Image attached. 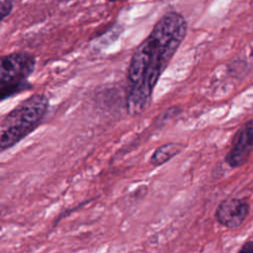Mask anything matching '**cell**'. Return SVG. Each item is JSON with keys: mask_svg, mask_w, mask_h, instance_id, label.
<instances>
[{"mask_svg": "<svg viewBox=\"0 0 253 253\" xmlns=\"http://www.w3.org/2000/svg\"><path fill=\"white\" fill-rule=\"evenodd\" d=\"M188 24L178 12L165 13L135 48L126 73V111L143 113L150 105L154 88L186 38Z\"/></svg>", "mask_w": 253, "mask_h": 253, "instance_id": "6da1fadb", "label": "cell"}, {"mask_svg": "<svg viewBox=\"0 0 253 253\" xmlns=\"http://www.w3.org/2000/svg\"><path fill=\"white\" fill-rule=\"evenodd\" d=\"M49 107L44 94L22 101L0 122V150H6L33 132L43 121Z\"/></svg>", "mask_w": 253, "mask_h": 253, "instance_id": "7a4b0ae2", "label": "cell"}, {"mask_svg": "<svg viewBox=\"0 0 253 253\" xmlns=\"http://www.w3.org/2000/svg\"><path fill=\"white\" fill-rule=\"evenodd\" d=\"M36 58L25 51H16L0 57V85L28 80L34 72Z\"/></svg>", "mask_w": 253, "mask_h": 253, "instance_id": "3957f363", "label": "cell"}, {"mask_svg": "<svg viewBox=\"0 0 253 253\" xmlns=\"http://www.w3.org/2000/svg\"><path fill=\"white\" fill-rule=\"evenodd\" d=\"M253 152V119L245 122L235 132L224 161L231 168L244 165Z\"/></svg>", "mask_w": 253, "mask_h": 253, "instance_id": "277c9868", "label": "cell"}, {"mask_svg": "<svg viewBox=\"0 0 253 253\" xmlns=\"http://www.w3.org/2000/svg\"><path fill=\"white\" fill-rule=\"evenodd\" d=\"M250 212V205L245 199L228 198L215 209L214 216L218 223L228 229H236L243 224Z\"/></svg>", "mask_w": 253, "mask_h": 253, "instance_id": "5b68a950", "label": "cell"}, {"mask_svg": "<svg viewBox=\"0 0 253 253\" xmlns=\"http://www.w3.org/2000/svg\"><path fill=\"white\" fill-rule=\"evenodd\" d=\"M184 148V145L179 142H168L165 144H162L161 146L157 147L152 155L150 156L149 163L154 166H161L162 164L166 163L170 159H172L174 156L179 154L182 149Z\"/></svg>", "mask_w": 253, "mask_h": 253, "instance_id": "8992f818", "label": "cell"}, {"mask_svg": "<svg viewBox=\"0 0 253 253\" xmlns=\"http://www.w3.org/2000/svg\"><path fill=\"white\" fill-rule=\"evenodd\" d=\"M30 89H32V84L28 80L0 85V102Z\"/></svg>", "mask_w": 253, "mask_h": 253, "instance_id": "52a82bcc", "label": "cell"}, {"mask_svg": "<svg viewBox=\"0 0 253 253\" xmlns=\"http://www.w3.org/2000/svg\"><path fill=\"white\" fill-rule=\"evenodd\" d=\"M13 10V3L10 0H0V23L7 18Z\"/></svg>", "mask_w": 253, "mask_h": 253, "instance_id": "ba28073f", "label": "cell"}, {"mask_svg": "<svg viewBox=\"0 0 253 253\" xmlns=\"http://www.w3.org/2000/svg\"><path fill=\"white\" fill-rule=\"evenodd\" d=\"M239 253H253V241H246L238 250Z\"/></svg>", "mask_w": 253, "mask_h": 253, "instance_id": "9c48e42d", "label": "cell"}, {"mask_svg": "<svg viewBox=\"0 0 253 253\" xmlns=\"http://www.w3.org/2000/svg\"><path fill=\"white\" fill-rule=\"evenodd\" d=\"M108 2H118V1H124V0H106Z\"/></svg>", "mask_w": 253, "mask_h": 253, "instance_id": "30bf717a", "label": "cell"}]
</instances>
